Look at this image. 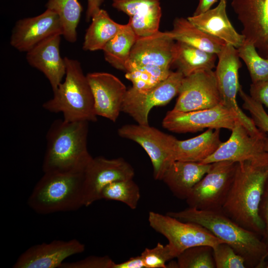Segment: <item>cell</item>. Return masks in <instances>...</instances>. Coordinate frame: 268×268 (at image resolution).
<instances>
[{
  "mask_svg": "<svg viewBox=\"0 0 268 268\" xmlns=\"http://www.w3.org/2000/svg\"><path fill=\"white\" fill-rule=\"evenodd\" d=\"M83 172L44 173L28 198L29 207L38 213L48 214L84 206Z\"/></svg>",
  "mask_w": 268,
  "mask_h": 268,
  "instance_id": "5",
  "label": "cell"
},
{
  "mask_svg": "<svg viewBox=\"0 0 268 268\" xmlns=\"http://www.w3.org/2000/svg\"><path fill=\"white\" fill-rule=\"evenodd\" d=\"M268 179V156L237 162L234 178L221 210L237 224L262 238L264 224L259 206Z\"/></svg>",
  "mask_w": 268,
  "mask_h": 268,
  "instance_id": "1",
  "label": "cell"
},
{
  "mask_svg": "<svg viewBox=\"0 0 268 268\" xmlns=\"http://www.w3.org/2000/svg\"><path fill=\"white\" fill-rule=\"evenodd\" d=\"M231 6L242 25L245 40L268 58V0H232Z\"/></svg>",
  "mask_w": 268,
  "mask_h": 268,
  "instance_id": "15",
  "label": "cell"
},
{
  "mask_svg": "<svg viewBox=\"0 0 268 268\" xmlns=\"http://www.w3.org/2000/svg\"><path fill=\"white\" fill-rule=\"evenodd\" d=\"M46 7L58 15L64 38L70 43L76 42V29L83 10L78 0H48Z\"/></svg>",
  "mask_w": 268,
  "mask_h": 268,
  "instance_id": "28",
  "label": "cell"
},
{
  "mask_svg": "<svg viewBox=\"0 0 268 268\" xmlns=\"http://www.w3.org/2000/svg\"><path fill=\"white\" fill-rule=\"evenodd\" d=\"M121 137L139 144L150 159L155 180H161L163 176L175 161L174 147L177 139L149 125L127 124L118 130Z\"/></svg>",
  "mask_w": 268,
  "mask_h": 268,
  "instance_id": "8",
  "label": "cell"
},
{
  "mask_svg": "<svg viewBox=\"0 0 268 268\" xmlns=\"http://www.w3.org/2000/svg\"><path fill=\"white\" fill-rule=\"evenodd\" d=\"M114 262L107 256H89L80 261L63 263L61 268H113Z\"/></svg>",
  "mask_w": 268,
  "mask_h": 268,
  "instance_id": "37",
  "label": "cell"
},
{
  "mask_svg": "<svg viewBox=\"0 0 268 268\" xmlns=\"http://www.w3.org/2000/svg\"><path fill=\"white\" fill-rule=\"evenodd\" d=\"M213 252L216 268H247L244 258L224 242L213 247Z\"/></svg>",
  "mask_w": 268,
  "mask_h": 268,
  "instance_id": "34",
  "label": "cell"
},
{
  "mask_svg": "<svg viewBox=\"0 0 268 268\" xmlns=\"http://www.w3.org/2000/svg\"><path fill=\"white\" fill-rule=\"evenodd\" d=\"M231 131L228 139L222 142L212 154L201 163L209 164L221 161L240 162L258 160L268 156L264 147L267 136L260 137L253 134L240 121Z\"/></svg>",
  "mask_w": 268,
  "mask_h": 268,
  "instance_id": "14",
  "label": "cell"
},
{
  "mask_svg": "<svg viewBox=\"0 0 268 268\" xmlns=\"http://www.w3.org/2000/svg\"><path fill=\"white\" fill-rule=\"evenodd\" d=\"M184 77L177 70L172 71L167 78L147 90L140 91L132 87L127 90L121 111L138 124L149 125L148 115L152 108L166 105L178 94Z\"/></svg>",
  "mask_w": 268,
  "mask_h": 268,
  "instance_id": "11",
  "label": "cell"
},
{
  "mask_svg": "<svg viewBox=\"0 0 268 268\" xmlns=\"http://www.w3.org/2000/svg\"><path fill=\"white\" fill-rule=\"evenodd\" d=\"M222 142L220 129H207L201 134L186 140L177 139L175 160L201 162L212 154Z\"/></svg>",
  "mask_w": 268,
  "mask_h": 268,
  "instance_id": "23",
  "label": "cell"
},
{
  "mask_svg": "<svg viewBox=\"0 0 268 268\" xmlns=\"http://www.w3.org/2000/svg\"><path fill=\"white\" fill-rule=\"evenodd\" d=\"M237 50L248 68L252 83L268 79V58L262 57L252 43L245 40Z\"/></svg>",
  "mask_w": 268,
  "mask_h": 268,
  "instance_id": "31",
  "label": "cell"
},
{
  "mask_svg": "<svg viewBox=\"0 0 268 268\" xmlns=\"http://www.w3.org/2000/svg\"><path fill=\"white\" fill-rule=\"evenodd\" d=\"M175 43L169 31H158L148 36L137 37L131 52L126 71L132 67L144 65L170 68Z\"/></svg>",
  "mask_w": 268,
  "mask_h": 268,
  "instance_id": "19",
  "label": "cell"
},
{
  "mask_svg": "<svg viewBox=\"0 0 268 268\" xmlns=\"http://www.w3.org/2000/svg\"><path fill=\"white\" fill-rule=\"evenodd\" d=\"M237 162L212 163L204 176L194 187L186 201L189 207L201 210H221L234 178Z\"/></svg>",
  "mask_w": 268,
  "mask_h": 268,
  "instance_id": "7",
  "label": "cell"
},
{
  "mask_svg": "<svg viewBox=\"0 0 268 268\" xmlns=\"http://www.w3.org/2000/svg\"><path fill=\"white\" fill-rule=\"evenodd\" d=\"M240 121L237 114L222 103L213 107L189 112L173 109L163 119L164 128L176 133H196L205 129L231 131Z\"/></svg>",
  "mask_w": 268,
  "mask_h": 268,
  "instance_id": "10",
  "label": "cell"
},
{
  "mask_svg": "<svg viewBox=\"0 0 268 268\" xmlns=\"http://www.w3.org/2000/svg\"><path fill=\"white\" fill-rule=\"evenodd\" d=\"M113 268H145L141 256L130 258L120 263H115Z\"/></svg>",
  "mask_w": 268,
  "mask_h": 268,
  "instance_id": "40",
  "label": "cell"
},
{
  "mask_svg": "<svg viewBox=\"0 0 268 268\" xmlns=\"http://www.w3.org/2000/svg\"><path fill=\"white\" fill-rule=\"evenodd\" d=\"M171 72L170 68L144 65L130 68L126 72L125 77L132 82V87L142 91L151 88L165 79Z\"/></svg>",
  "mask_w": 268,
  "mask_h": 268,
  "instance_id": "29",
  "label": "cell"
},
{
  "mask_svg": "<svg viewBox=\"0 0 268 268\" xmlns=\"http://www.w3.org/2000/svg\"><path fill=\"white\" fill-rule=\"evenodd\" d=\"M148 220L153 229L166 238L174 258L191 247L199 245L214 247L223 242L201 225L180 220L167 213L150 211Z\"/></svg>",
  "mask_w": 268,
  "mask_h": 268,
  "instance_id": "6",
  "label": "cell"
},
{
  "mask_svg": "<svg viewBox=\"0 0 268 268\" xmlns=\"http://www.w3.org/2000/svg\"><path fill=\"white\" fill-rule=\"evenodd\" d=\"M259 214L264 224L262 240L266 246L268 256V179L260 204Z\"/></svg>",
  "mask_w": 268,
  "mask_h": 268,
  "instance_id": "39",
  "label": "cell"
},
{
  "mask_svg": "<svg viewBox=\"0 0 268 268\" xmlns=\"http://www.w3.org/2000/svg\"><path fill=\"white\" fill-rule=\"evenodd\" d=\"M238 93L243 101V108L251 114V118L256 127L268 134V114L263 105L245 93L242 87L240 88Z\"/></svg>",
  "mask_w": 268,
  "mask_h": 268,
  "instance_id": "36",
  "label": "cell"
},
{
  "mask_svg": "<svg viewBox=\"0 0 268 268\" xmlns=\"http://www.w3.org/2000/svg\"><path fill=\"white\" fill-rule=\"evenodd\" d=\"M178 268H216L213 247L199 245L189 248L177 257Z\"/></svg>",
  "mask_w": 268,
  "mask_h": 268,
  "instance_id": "32",
  "label": "cell"
},
{
  "mask_svg": "<svg viewBox=\"0 0 268 268\" xmlns=\"http://www.w3.org/2000/svg\"><path fill=\"white\" fill-rule=\"evenodd\" d=\"M112 6L135 19L162 12L160 0H112Z\"/></svg>",
  "mask_w": 268,
  "mask_h": 268,
  "instance_id": "33",
  "label": "cell"
},
{
  "mask_svg": "<svg viewBox=\"0 0 268 268\" xmlns=\"http://www.w3.org/2000/svg\"><path fill=\"white\" fill-rule=\"evenodd\" d=\"M217 0H199V4L193 15L201 14L210 9Z\"/></svg>",
  "mask_w": 268,
  "mask_h": 268,
  "instance_id": "42",
  "label": "cell"
},
{
  "mask_svg": "<svg viewBox=\"0 0 268 268\" xmlns=\"http://www.w3.org/2000/svg\"><path fill=\"white\" fill-rule=\"evenodd\" d=\"M211 166L212 163L175 160L166 170L161 180L174 196L186 200L192 189Z\"/></svg>",
  "mask_w": 268,
  "mask_h": 268,
  "instance_id": "22",
  "label": "cell"
},
{
  "mask_svg": "<svg viewBox=\"0 0 268 268\" xmlns=\"http://www.w3.org/2000/svg\"><path fill=\"white\" fill-rule=\"evenodd\" d=\"M169 32L176 41L186 43L217 55L226 44L222 40L202 31L188 18L183 17H177L174 19L173 29Z\"/></svg>",
  "mask_w": 268,
  "mask_h": 268,
  "instance_id": "24",
  "label": "cell"
},
{
  "mask_svg": "<svg viewBox=\"0 0 268 268\" xmlns=\"http://www.w3.org/2000/svg\"><path fill=\"white\" fill-rule=\"evenodd\" d=\"M264 147L265 151L268 152V134H267V136L265 139Z\"/></svg>",
  "mask_w": 268,
  "mask_h": 268,
  "instance_id": "43",
  "label": "cell"
},
{
  "mask_svg": "<svg viewBox=\"0 0 268 268\" xmlns=\"http://www.w3.org/2000/svg\"><path fill=\"white\" fill-rule=\"evenodd\" d=\"M140 198L139 188L133 179L114 181L103 190L101 199L120 201L135 209Z\"/></svg>",
  "mask_w": 268,
  "mask_h": 268,
  "instance_id": "30",
  "label": "cell"
},
{
  "mask_svg": "<svg viewBox=\"0 0 268 268\" xmlns=\"http://www.w3.org/2000/svg\"><path fill=\"white\" fill-rule=\"evenodd\" d=\"M134 174L133 166L122 157H93L83 172L84 206L101 200L103 189L110 183L134 179Z\"/></svg>",
  "mask_w": 268,
  "mask_h": 268,
  "instance_id": "12",
  "label": "cell"
},
{
  "mask_svg": "<svg viewBox=\"0 0 268 268\" xmlns=\"http://www.w3.org/2000/svg\"><path fill=\"white\" fill-rule=\"evenodd\" d=\"M220 103L215 72L203 70L184 77L173 109L189 112L210 108Z\"/></svg>",
  "mask_w": 268,
  "mask_h": 268,
  "instance_id": "13",
  "label": "cell"
},
{
  "mask_svg": "<svg viewBox=\"0 0 268 268\" xmlns=\"http://www.w3.org/2000/svg\"><path fill=\"white\" fill-rule=\"evenodd\" d=\"M61 36L60 34L52 35L26 52L28 63L45 75L53 91L62 82L66 72L65 59L60 53Z\"/></svg>",
  "mask_w": 268,
  "mask_h": 268,
  "instance_id": "20",
  "label": "cell"
},
{
  "mask_svg": "<svg viewBox=\"0 0 268 268\" xmlns=\"http://www.w3.org/2000/svg\"><path fill=\"white\" fill-rule=\"evenodd\" d=\"M125 26L114 21L106 10L100 9L92 17L86 31L82 48L85 51L103 50L106 44Z\"/></svg>",
  "mask_w": 268,
  "mask_h": 268,
  "instance_id": "26",
  "label": "cell"
},
{
  "mask_svg": "<svg viewBox=\"0 0 268 268\" xmlns=\"http://www.w3.org/2000/svg\"><path fill=\"white\" fill-rule=\"evenodd\" d=\"M104 0H87V7L86 12V20L89 21L92 16L100 9Z\"/></svg>",
  "mask_w": 268,
  "mask_h": 268,
  "instance_id": "41",
  "label": "cell"
},
{
  "mask_svg": "<svg viewBox=\"0 0 268 268\" xmlns=\"http://www.w3.org/2000/svg\"><path fill=\"white\" fill-rule=\"evenodd\" d=\"M167 214L206 228L243 257L247 268L267 267L268 251L262 237L237 224L221 210H201L189 207L178 211L168 212Z\"/></svg>",
  "mask_w": 268,
  "mask_h": 268,
  "instance_id": "2",
  "label": "cell"
},
{
  "mask_svg": "<svg viewBox=\"0 0 268 268\" xmlns=\"http://www.w3.org/2000/svg\"><path fill=\"white\" fill-rule=\"evenodd\" d=\"M218 61L214 71L221 103L234 111L244 127L253 134L265 137L267 134L258 129L252 118L239 107L237 94L241 86L239 82V69L241 67L237 50L226 43L217 55Z\"/></svg>",
  "mask_w": 268,
  "mask_h": 268,
  "instance_id": "9",
  "label": "cell"
},
{
  "mask_svg": "<svg viewBox=\"0 0 268 268\" xmlns=\"http://www.w3.org/2000/svg\"><path fill=\"white\" fill-rule=\"evenodd\" d=\"M57 34L63 36L58 15L49 9L32 17L18 20L12 30L10 44L17 50L27 52L47 38Z\"/></svg>",
  "mask_w": 268,
  "mask_h": 268,
  "instance_id": "16",
  "label": "cell"
},
{
  "mask_svg": "<svg viewBox=\"0 0 268 268\" xmlns=\"http://www.w3.org/2000/svg\"><path fill=\"white\" fill-rule=\"evenodd\" d=\"M226 0H219L214 8L187 18L205 33L238 49L244 42L245 38L236 31L230 21L226 12Z\"/></svg>",
  "mask_w": 268,
  "mask_h": 268,
  "instance_id": "21",
  "label": "cell"
},
{
  "mask_svg": "<svg viewBox=\"0 0 268 268\" xmlns=\"http://www.w3.org/2000/svg\"><path fill=\"white\" fill-rule=\"evenodd\" d=\"M217 57L215 54L176 41L172 65L185 77L198 71L212 70Z\"/></svg>",
  "mask_w": 268,
  "mask_h": 268,
  "instance_id": "25",
  "label": "cell"
},
{
  "mask_svg": "<svg viewBox=\"0 0 268 268\" xmlns=\"http://www.w3.org/2000/svg\"><path fill=\"white\" fill-rule=\"evenodd\" d=\"M65 79L53 91V97L44 102L43 107L52 113H62L67 122L97 121L93 94L86 75L80 63L64 58Z\"/></svg>",
  "mask_w": 268,
  "mask_h": 268,
  "instance_id": "4",
  "label": "cell"
},
{
  "mask_svg": "<svg viewBox=\"0 0 268 268\" xmlns=\"http://www.w3.org/2000/svg\"><path fill=\"white\" fill-rule=\"evenodd\" d=\"M85 245L75 239L54 240L29 247L22 253L13 266L14 268H60L67 258L82 253Z\"/></svg>",
  "mask_w": 268,
  "mask_h": 268,
  "instance_id": "18",
  "label": "cell"
},
{
  "mask_svg": "<svg viewBox=\"0 0 268 268\" xmlns=\"http://www.w3.org/2000/svg\"><path fill=\"white\" fill-rule=\"evenodd\" d=\"M86 76L94 99L96 115L115 122L122 110L127 90L124 84L112 74L94 72Z\"/></svg>",
  "mask_w": 268,
  "mask_h": 268,
  "instance_id": "17",
  "label": "cell"
},
{
  "mask_svg": "<svg viewBox=\"0 0 268 268\" xmlns=\"http://www.w3.org/2000/svg\"><path fill=\"white\" fill-rule=\"evenodd\" d=\"M89 122L54 121L48 129L42 170L45 173L83 172L92 159L87 148Z\"/></svg>",
  "mask_w": 268,
  "mask_h": 268,
  "instance_id": "3",
  "label": "cell"
},
{
  "mask_svg": "<svg viewBox=\"0 0 268 268\" xmlns=\"http://www.w3.org/2000/svg\"><path fill=\"white\" fill-rule=\"evenodd\" d=\"M249 91L254 100L268 108V79L252 83Z\"/></svg>",
  "mask_w": 268,
  "mask_h": 268,
  "instance_id": "38",
  "label": "cell"
},
{
  "mask_svg": "<svg viewBox=\"0 0 268 268\" xmlns=\"http://www.w3.org/2000/svg\"><path fill=\"white\" fill-rule=\"evenodd\" d=\"M137 38L128 22L104 47L105 60L115 68L126 71L131 52Z\"/></svg>",
  "mask_w": 268,
  "mask_h": 268,
  "instance_id": "27",
  "label": "cell"
},
{
  "mask_svg": "<svg viewBox=\"0 0 268 268\" xmlns=\"http://www.w3.org/2000/svg\"><path fill=\"white\" fill-rule=\"evenodd\" d=\"M140 256L145 268H167L166 263L174 258L168 244L160 243L153 248H145Z\"/></svg>",
  "mask_w": 268,
  "mask_h": 268,
  "instance_id": "35",
  "label": "cell"
},
{
  "mask_svg": "<svg viewBox=\"0 0 268 268\" xmlns=\"http://www.w3.org/2000/svg\"><path fill=\"white\" fill-rule=\"evenodd\" d=\"M267 267V268H268V264H267V267Z\"/></svg>",
  "mask_w": 268,
  "mask_h": 268,
  "instance_id": "44",
  "label": "cell"
}]
</instances>
